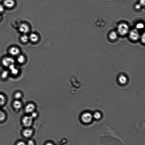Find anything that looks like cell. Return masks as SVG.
<instances>
[{
    "label": "cell",
    "mask_w": 145,
    "mask_h": 145,
    "mask_svg": "<svg viewBox=\"0 0 145 145\" xmlns=\"http://www.w3.org/2000/svg\"><path fill=\"white\" fill-rule=\"evenodd\" d=\"M15 61L13 57L10 56L3 57L1 60L2 66L6 68H8L11 65L15 63Z\"/></svg>",
    "instance_id": "obj_1"
},
{
    "label": "cell",
    "mask_w": 145,
    "mask_h": 145,
    "mask_svg": "<svg viewBox=\"0 0 145 145\" xmlns=\"http://www.w3.org/2000/svg\"><path fill=\"white\" fill-rule=\"evenodd\" d=\"M118 31L121 35L124 36L127 34L129 31V27L125 23H122L119 25Z\"/></svg>",
    "instance_id": "obj_2"
},
{
    "label": "cell",
    "mask_w": 145,
    "mask_h": 145,
    "mask_svg": "<svg viewBox=\"0 0 145 145\" xmlns=\"http://www.w3.org/2000/svg\"><path fill=\"white\" fill-rule=\"evenodd\" d=\"M33 119L31 116H24L22 119V122L24 126L28 127L32 125V123Z\"/></svg>",
    "instance_id": "obj_3"
},
{
    "label": "cell",
    "mask_w": 145,
    "mask_h": 145,
    "mask_svg": "<svg viewBox=\"0 0 145 145\" xmlns=\"http://www.w3.org/2000/svg\"><path fill=\"white\" fill-rule=\"evenodd\" d=\"M8 53L11 56L17 57L20 54V49L17 46H12L9 48Z\"/></svg>",
    "instance_id": "obj_4"
},
{
    "label": "cell",
    "mask_w": 145,
    "mask_h": 145,
    "mask_svg": "<svg viewBox=\"0 0 145 145\" xmlns=\"http://www.w3.org/2000/svg\"><path fill=\"white\" fill-rule=\"evenodd\" d=\"M8 68L10 75L13 76H17L19 72V70L16 66L15 63L11 65Z\"/></svg>",
    "instance_id": "obj_5"
},
{
    "label": "cell",
    "mask_w": 145,
    "mask_h": 145,
    "mask_svg": "<svg viewBox=\"0 0 145 145\" xmlns=\"http://www.w3.org/2000/svg\"><path fill=\"white\" fill-rule=\"evenodd\" d=\"M19 31L23 33V34H27L29 32L30 30L29 26L26 23L21 24L19 27Z\"/></svg>",
    "instance_id": "obj_6"
},
{
    "label": "cell",
    "mask_w": 145,
    "mask_h": 145,
    "mask_svg": "<svg viewBox=\"0 0 145 145\" xmlns=\"http://www.w3.org/2000/svg\"><path fill=\"white\" fill-rule=\"evenodd\" d=\"M92 116L90 113L87 112L82 114V119L83 122L86 123H88L91 121L92 119Z\"/></svg>",
    "instance_id": "obj_7"
},
{
    "label": "cell",
    "mask_w": 145,
    "mask_h": 145,
    "mask_svg": "<svg viewBox=\"0 0 145 145\" xmlns=\"http://www.w3.org/2000/svg\"><path fill=\"white\" fill-rule=\"evenodd\" d=\"M12 106L14 110L18 111L21 109L23 103L21 100H15L13 102Z\"/></svg>",
    "instance_id": "obj_8"
},
{
    "label": "cell",
    "mask_w": 145,
    "mask_h": 145,
    "mask_svg": "<svg viewBox=\"0 0 145 145\" xmlns=\"http://www.w3.org/2000/svg\"><path fill=\"white\" fill-rule=\"evenodd\" d=\"M139 35L137 30L134 29L130 32V37L132 40L137 41L139 39Z\"/></svg>",
    "instance_id": "obj_9"
},
{
    "label": "cell",
    "mask_w": 145,
    "mask_h": 145,
    "mask_svg": "<svg viewBox=\"0 0 145 145\" xmlns=\"http://www.w3.org/2000/svg\"><path fill=\"white\" fill-rule=\"evenodd\" d=\"M35 106L32 103H29L25 107V111L28 113L33 112L35 109Z\"/></svg>",
    "instance_id": "obj_10"
},
{
    "label": "cell",
    "mask_w": 145,
    "mask_h": 145,
    "mask_svg": "<svg viewBox=\"0 0 145 145\" xmlns=\"http://www.w3.org/2000/svg\"><path fill=\"white\" fill-rule=\"evenodd\" d=\"M33 133V130L32 129L26 128L23 130L22 134L25 138H28L32 136Z\"/></svg>",
    "instance_id": "obj_11"
},
{
    "label": "cell",
    "mask_w": 145,
    "mask_h": 145,
    "mask_svg": "<svg viewBox=\"0 0 145 145\" xmlns=\"http://www.w3.org/2000/svg\"><path fill=\"white\" fill-rule=\"evenodd\" d=\"M4 7L11 8L15 5V2L14 0H5L4 2Z\"/></svg>",
    "instance_id": "obj_12"
},
{
    "label": "cell",
    "mask_w": 145,
    "mask_h": 145,
    "mask_svg": "<svg viewBox=\"0 0 145 145\" xmlns=\"http://www.w3.org/2000/svg\"><path fill=\"white\" fill-rule=\"evenodd\" d=\"M7 98L4 94L0 93V108L2 107L7 102Z\"/></svg>",
    "instance_id": "obj_13"
},
{
    "label": "cell",
    "mask_w": 145,
    "mask_h": 145,
    "mask_svg": "<svg viewBox=\"0 0 145 145\" xmlns=\"http://www.w3.org/2000/svg\"><path fill=\"white\" fill-rule=\"evenodd\" d=\"M10 75L9 70H5L1 72L0 76L1 79L5 80L8 79Z\"/></svg>",
    "instance_id": "obj_14"
},
{
    "label": "cell",
    "mask_w": 145,
    "mask_h": 145,
    "mask_svg": "<svg viewBox=\"0 0 145 145\" xmlns=\"http://www.w3.org/2000/svg\"><path fill=\"white\" fill-rule=\"evenodd\" d=\"M29 40L33 43L37 42L39 39V36L35 33H32L29 36Z\"/></svg>",
    "instance_id": "obj_15"
},
{
    "label": "cell",
    "mask_w": 145,
    "mask_h": 145,
    "mask_svg": "<svg viewBox=\"0 0 145 145\" xmlns=\"http://www.w3.org/2000/svg\"><path fill=\"white\" fill-rule=\"evenodd\" d=\"M16 60L19 64H23L26 61V58L24 55L20 54L17 57Z\"/></svg>",
    "instance_id": "obj_16"
},
{
    "label": "cell",
    "mask_w": 145,
    "mask_h": 145,
    "mask_svg": "<svg viewBox=\"0 0 145 145\" xmlns=\"http://www.w3.org/2000/svg\"><path fill=\"white\" fill-rule=\"evenodd\" d=\"M29 40V36L26 34H23L20 37V41L22 43H26Z\"/></svg>",
    "instance_id": "obj_17"
},
{
    "label": "cell",
    "mask_w": 145,
    "mask_h": 145,
    "mask_svg": "<svg viewBox=\"0 0 145 145\" xmlns=\"http://www.w3.org/2000/svg\"><path fill=\"white\" fill-rule=\"evenodd\" d=\"M7 118L6 113L3 110L0 109V122H4Z\"/></svg>",
    "instance_id": "obj_18"
},
{
    "label": "cell",
    "mask_w": 145,
    "mask_h": 145,
    "mask_svg": "<svg viewBox=\"0 0 145 145\" xmlns=\"http://www.w3.org/2000/svg\"><path fill=\"white\" fill-rule=\"evenodd\" d=\"M13 96L15 100H20L23 97V95L21 92L17 91L14 93Z\"/></svg>",
    "instance_id": "obj_19"
},
{
    "label": "cell",
    "mask_w": 145,
    "mask_h": 145,
    "mask_svg": "<svg viewBox=\"0 0 145 145\" xmlns=\"http://www.w3.org/2000/svg\"><path fill=\"white\" fill-rule=\"evenodd\" d=\"M119 81L120 83L122 84H125L126 83L127 79L126 76L121 75L119 78Z\"/></svg>",
    "instance_id": "obj_20"
},
{
    "label": "cell",
    "mask_w": 145,
    "mask_h": 145,
    "mask_svg": "<svg viewBox=\"0 0 145 145\" xmlns=\"http://www.w3.org/2000/svg\"><path fill=\"white\" fill-rule=\"evenodd\" d=\"M109 37L111 40H114L117 39V33L113 31L110 33Z\"/></svg>",
    "instance_id": "obj_21"
},
{
    "label": "cell",
    "mask_w": 145,
    "mask_h": 145,
    "mask_svg": "<svg viewBox=\"0 0 145 145\" xmlns=\"http://www.w3.org/2000/svg\"><path fill=\"white\" fill-rule=\"evenodd\" d=\"M94 117L95 118L97 119H99L101 118V113L99 112H96L95 113L94 115Z\"/></svg>",
    "instance_id": "obj_22"
},
{
    "label": "cell",
    "mask_w": 145,
    "mask_h": 145,
    "mask_svg": "<svg viewBox=\"0 0 145 145\" xmlns=\"http://www.w3.org/2000/svg\"><path fill=\"white\" fill-rule=\"evenodd\" d=\"M16 145H26L25 142L23 141H17L16 143Z\"/></svg>",
    "instance_id": "obj_23"
},
{
    "label": "cell",
    "mask_w": 145,
    "mask_h": 145,
    "mask_svg": "<svg viewBox=\"0 0 145 145\" xmlns=\"http://www.w3.org/2000/svg\"><path fill=\"white\" fill-rule=\"evenodd\" d=\"M144 25L143 24L139 23L137 25L136 27L138 29H141L144 28Z\"/></svg>",
    "instance_id": "obj_24"
},
{
    "label": "cell",
    "mask_w": 145,
    "mask_h": 145,
    "mask_svg": "<svg viewBox=\"0 0 145 145\" xmlns=\"http://www.w3.org/2000/svg\"><path fill=\"white\" fill-rule=\"evenodd\" d=\"M4 7V6L0 5V13L4 12L5 9Z\"/></svg>",
    "instance_id": "obj_25"
},
{
    "label": "cell",
    "mask_w": 145,
    "mask_h": 145,
    "mask_svg": "<svg viewBox=\"0 0 145 145\" xmlns=\"http://www.w3.org/2000/svg\"><path fill=\"white\" fill-rule=\"evenodd\" d=\"M32 113L31 117H32V118H36L37 116V114L35 112H33Z\"/></svg>",
    "instance_id": "obj_26"
},
{
    "label": "cell",
    "mask_w": 145,
    "mask_h": 145,
    "mask_svg": "<svg viewBox=\"0 0 145 145\" xmlns=\"http://www.w3.org/2000/svg\"><path fill=\"white\" fill-rule=\"evenodd\" d=\"M27 144L29 145H32L34 144L32 140H30L28 141Z\"/></svg>",
    "instance_id": "obj_27"
},
{
    "label": "cell",
    "mask_w": 145,
    "mask_h": 145,
    "mask_svg": "<svg viewBox=\"0 0 145 145\" xmlns=\"http://www.w3.org/2000/svg\"><path fill=\"white\" fill-rule=\"evenodd\" d=\"M142 42L145 43V33H144V34L142 36Z\"/></svg>",
    "instance_id": "obj_28"
},
{
    "label": "cell",
    "mask_w": 145,
    "mask_h": 145,
    "mask_svg": "<svg viewBox=\"0 0 145 145\" xmlns=\"http://www.w3.org/2000/svg\"><path fill=\"white\" fill-rule=\"evenodd\" d=\"M136 8L137 9H139L140 7V6L139 5H137L136 6Z\"/></svg>",
    "instance_id": "obj_29"
},
{
    "label": "cell",
    "mask_w": 145,
    "mask_h": 145,
    "mask_svg": "<svg viewBox=\"0 0 145 145\" xmlns=\"http://www.w3.org/2000/svg\"><path fill=\"white\" fill-rule=\"evenodd\" d=\"M1 19V16L0 15V20Z\"/></svg>",
    "instance_id": "obj_30"
}]
</instances>
